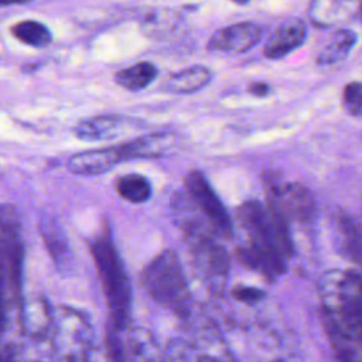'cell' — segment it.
<instances>
[{
  "mask_svg": "<svg viewBox=\"0 0 362 362\" xmlns=\"http://www.w3.org/2000/svg\"><path fill=\"white\" fill-rule=\"evenodd\" d=\"M90 253L106 296L110 324L117 329H123L129 320L132 291L129 277L115 247L109 228H103V230L92 239Z\"/></svg>",
  "mask_w": 362,
  "mask_h": 362,
  "instance_id": "3",
  "label": "cell"
},
{
  "mask_svg": "<svg viewBox=\"0 0 362 362\" xmlns=\"http://www.w3.org/2000/svg\"><path fill=\"white\" fill-rule=\"evenodd\" d=\"M31 0H0V7L3 6H11V4H27Z\"/></svg>",
  "mask_w": 362,
  "mask_h": 362,
  "instance_id": "29",
  "label": "cell"
},
{
  "mask_svg": "<svg viewBox=\"0 0 362 362\" xmlns=\"http://www.w3.org/2000/svg\"><path fill=\"white\" fill-rule=\"evenodd\" d=\"M0 362H16L14 351L10 345L0 346Z\"/></svg>",
  "mask_w": 362,
  "mask_h": 362,
  "instance_id": "28",
  "label": "cell"
},
{
  "mask_svg": "<svg viewBox=\"0 0 362 362\" xmlns=\"http://www.w3.org/2000/svg\"><path fill=\"white\" fill-rule=\"evenodd\" d=\"M157 76V68L148 61L137 62L129 68H124L115 75L117 85L127 90H140L147 88Z\"/></svg>",
  "mask_w": 362,
  "mask_h": 362,
  "instance_id": "17",
  "label": "cell"
},
{
  "mask_svg": "<svg viewBox=\"0 0 362 362\" xmlns=\"http://www.w3.org/2000/svg\"><path fill=\"white\" fill-rule=\"evenodd\" d=\"M267 199L287 221L307 223L315 215V199L311 191L298 182L273 184Z\"/></svg>",
  "mask_w": 362,
  "mask_h": 362,
  "instance_id": "7",
  "label": "cell"
},
{
  "mask_svg": "<svg viewBox=\"0 0 362 362\" xmlns=\"http://www.w3.org/2000/svg\"><path fill=\"white\" fill-rule=\"evenodd\" d=\"M54 327L55 362H90V327L82 314L62 308Z\"/></svg>",
  "mask_w": 362,
  "mask_h": 362,
  "instance_id": "5",
  "label": "cell"
},
{
  "mask_svg": "<svg viewBox=\"0 0 362 362\" xmlns=\"http://www.w3.org/2000/svg\"><path fill=\"white\" fill-rule=\"evenodd\" d=\"M342 106L355 117H362V82H348L342 89Z\"/></svg>",
  "mask_w": 362,
  "mask_h": 362,
  "instance_id": "23",
  "label": "cell"
},
{
  "mask_svg": "<svg viewBox=\"0 0 362 362\" xmlns=\"http://www.w3.org/2000/svg\"><path fill=\"white\" fill-rule=\"evenodd\" d=\"M317 290L337 361L362 362V277L352 270H328L320 277Z\"/></svg>",
  "mask_w": 362,
  "mask_h": 362,
  "instance_id": "1",
  "label": "cell"
},
{
  "mask_svg": "<svg viewBox=\"0 0 362 362\" xmlns=\"http://www.w3.org/2000/svg\"><path fill=\"white\" fill-rule=\"evenodd\" d=\"M262 33V27L255 23H235L216 30L208 40V48L225 54L246 52L260 41Z\"/></svg>",
  "mask_w": 362,
  "mask_h": 362,
  "instance_id": "8",
  "label": "cell"
},
{
  "mask_svg": "<svg viewBox=\"0 0 362 362\" xmlns=\"http://www.w3.org/2000/svg\"><path fill=\"white\" fill-rule=\"evenodd\" d=\"M123 160H126V157L120 144L71 156L66 161V167L71 173L78 175H98L110 170Z\"/></svg>",
  "mask_w": 362,
  "mask_h": 362,
  "instance_id": "10",
  "label": "cell"
},
{
  "mask_svg": "<svg viewBox=\"0 0 362 362\" xmlns=\"http://www.w3.org/2000/svg\"><path fill=\"white\" fill-rule=\"evenodd\" d=\"M141 283L156 303L178 315L187 314L189 293L180 260L173 250L161 252L147 264Z\"/></svg>",
  "mask_w": 362,
  "mask_h": 362,
  "instance_id": "4",
  "label": "cell"
},
{
  "mask_svg": "<svg viewBox=\"0 0 362 362\" xmlns=\"http://www.w3.org/2000/svg\"><path fill=\"white\" fill-rule=\"evenodd\" d=\"M127 351V362H165L160 358L154 341L143 331H136L129 337Z\"/></svg>",
  "mask_w": 362,
  "mask_h": 362,
  "instance_id": "20",
  "label": "cell"
},
{
  "mask_svg": "<svg viewBox=\"0 0 362 362\" xmlns=\"http://www.w3.org/2000/svg\"><path fill=\"white\" fill-rule=\"evenodd\" d=\"M230 1H233V3H236V4H240V6L249 3V0H230Z\"/></svg>",
  "mask_w": 362,
  "mask_h": 362,
  "instance_id": "30",
  "label": "cell"
},
{
  "mask_svg": "<svg viewBox=\"0 0 362 362\" xmlns=\"http://www.w3.org/2000/svg\"><path fill=\"white\" fill-rule=\"evenodd\" d=\"M356 42H358V35L354 30H349V28L337 30L334 35L329 38V41L321 48L317 57V64L329 66L344 61L355 48Z\"/></svg>",
  "mask_w": 362,
  "mask_h": 362,
  "instance_id": "14",
  "label": "cell"
},
{
  "mask_svg": "<svg viewBox=\"0 0 362 362\" xmlns=\"http://www.w3.org/2000/svg\"><path fill=\"white\" fill-rule=\"evenodd\" d=\"M184 185L187 194L191 197L195 206L209 222L211 229L225 239L232 238L233 225L230 216L225 205L222 204V201L208 182L204 173H201L199 170L191 171L184 178Z\"/></svg>",
  "mask_w": 362,
  "mask_h": 362,
  "instance_id": "6",
  "label": "cell"
},
{
  "mask_svg": "<svg viewBox=\"0 0 362 362\" xmlns=\"http://www.w3.org/2000/svg\"><path fill=\"white\" fill-rule=\"evenodd\" d=\"M212 79V72L201 65H194L173 74L167 88L174 93H192L205 88Z\"/></svg>",
  "mask_w": 362,
  "mask_h": 362,
  "instance_id": "15",
  "label": "cell"
},
{
  "mask_svg": "<svg viewBox=\"0 0 362 362\" xmlns=\"http://www.w3.org/2000/svg\"><path fill=\"white\" fill-rule=\"evenodd\" d=\"M116 191L122 198L134 204L146 202L151 197V185L140 174L122 175L116 182Z\"/></svg>",
  "mask_w": 362,
  "mask_h": 362,
  "instance_id": "19",
  "label": "cell"
},
{
  "mask_svg": "<svg viewBox=\"0 0 362 362\" xmlns=\"http://www.w3.org/2000/svg\"><path fill=\"white\" fill-rule=\"evenodd\" d=\"M11 34L21 42L31 47H45L52 41L47 25L35 20H24L11 27Z\"/></svg>",
  "mask_w": 362,
  "mask_h": 362,
  "instance_id": "21",
  "label": "cell"
},
{
  "mask_svg": "<svg viewBox=\"0 0 362 362\" xmlns=\"http://www.w3.org/2000/svg\"><path fill=\"white\" fill-rule=\"evenodd\" d=\"M233 297L245 303H255L262 297V291L252 287H238L233 290Z\"/></svg>",
  "mask_w": 362,
  "mask_h": 362,
  "instance_id": "26",
  "label": "cell"
},
{
  "mask_svg": "<svg viewBox=\"0 0 362 362\" xmlns=\"http://www.w3.org/2000/svg\"><path fill=\"white\" fill-rule=\"evenodd\" d=\"M21 321L27 335L34 339L45 338L54 322L51 308L42 297L31 300L21 307Z\"/></svg>",
  "mask_w": 362,
  "mask_h": 362,
  "instance_id": "13",
  "label": "cell"
},
{
  "mask_svg": "<svg viewBox=\"0 0 362 362\" xmlns=\"http://www.w3.org/2000/svg\"><path fill=\"white\" fill-rule=\"evenodd\" d=\"M177 137L173 133H148L129 143L122 144L126 160L129 158H157L174 151Z\"/></svg>",
  "mask_w": 362,
  "mask_h": 362,
  "instance_id": "12",
  "label": "cell"
},
{
  "mask_svg": "<svg viewBox=\"0 0 362 362\" xmlns=\"http://www.w3.org/2000/svg\"><path fill=\"white\" fill-rule=\"evenodd\" d=\"M7 288H8V279H7V269L3 255V247L0 242V332L4 328L6 324V300H7Z\"/></svg>",
  "mask_w": 362,
  "mask_h": 362,
  "instance_id": "24",
  "label": "cell"
},
{
  "mask_svg": "<svg viewBox=\"0 0 362 362\" xmlns=\"http://www.w3.org/2000/svg\"><path fill=\"white\" fill-rule=\"evenodd\" d=\"M247 90H249L250 95H253V96H256V98H266V96L270 95L272 86H270L269 83H266V82L257 81V82H252V83L249 85Z\"/></svg>",
  "mask_w": 362,
  "mask_h": 362,
  "instance_id": "27",
  "label": "cell"
},
{
  "mask_svg": "<svg viewBox=\"0 0 362 362\" xmlns=\"http://www.w3.org/2000/svg\"><path fill=\"white\" fill-rule=\"evenodd\" d=\"M337 226L345 250L355 259H362V229L348 215H337Z\"/></svg>",
  "mask_w": 362,
  "mask_h": 362,
  "instance_id": "22",
  "label": "cell"
},
{
  "mask_svg": "<svg viewBox=\"0 0 362 362\" xmlns=\"http://www.w3.org/2000/svg\"><path fill=\"white\" fill-rule=\"evenodd\" d=\"M307 25L303 20H288L277 27L263 45L267 59H281L298 49L307 40Z\"/></svg>",
  "mask_w": 362,
  "mask_h": 362,
  "instance_id": "11",
  "label": "cell"
},
{
  "mask_svg": "<svg viewBox=\"0 0 362 362\" xmlns=\"http://www.w3.org/2000/svg\"><path fill=\"white\" fill-rule=\"evenodd\" d=\"M362 0H311L310 21L320 28H339L354 17H359Z\"/></svg>",
  "mask_w": 362,
  "mask_h": 362,
  "instance_id": "9",
  "label": "cell"
},
{
  "mask_svg": "<svg viewBox=\"0 0 362 362\" xmlns=\"http://www.w3.org/2000/svg\"><path fill=\"white\" fill-rule=\"evenodd\" d=\"M197 362H235L232 355L228 351H208L199 354Z\"/></svg>",
  "mask_w": 362,
  "mask_h": 362,
  "instance_id": "25",
  "label": "cell"
},
{
  "mask_svg": "<svg viewBox=\"0 0 362 362\" xmlns=\"http://www.w3.org/2000/svg\"><path fill=\"white\" fill-rule=\"evenodd\" d=\"M238 219L249 238V245L236 250L240 262L270 277L283 273L293 252L284 215L269 199L266 205L252 199L238 208Z\"/></svg>",
  "mask_w": 362,
  "mask_h": 362,
  "instance_id": "2",
  "label": "cell"
},
{
  "mask_svg": "<svg viewBox=\"0 0 362 362\" xmlns=\"http://www.w3.org/2000/svg\"><path fill=\"white\" fill-rule=\"evenodd\" d=\"M119 123V117L103 115L79 122L74 132L82 140H99L110 137L112 133L117 129Z\"/></svg>",
  "mask_w": 362,
  "mask_h": 362,
  "instance_id": "18",
  "label": "cell"
},
{
  "mask_svg": "<svg viewBox=\"0 0 362 362\" xmlns=\"http://www.w3.org/2000/svg\"><path fill=\"white\" fill-rule=\"evenodd\" d=\"M359 18H361V21H362V6H361V11H359Z\"/></svg>",
  "mask_w": 362,
  "mask_h": 362,
  "instance_id": "31",
  "label": "cell"
},
{
  "mask_svg": "<svg viewBox=\"0 0 362 362\" xmlns=\"http://www.w3.org/2000/svg\"><path fill=\"white\" fill-rule=\"evenodd\" d=\"M38 228L52 260L57 264H65L68 262L69 249L61 225L51 216H42Z\"/></svg>",
  "mask_w": 362,
  "mask_h": 362,
  "instance_id": "16",
  "label": "cell"
}]
</instances>
